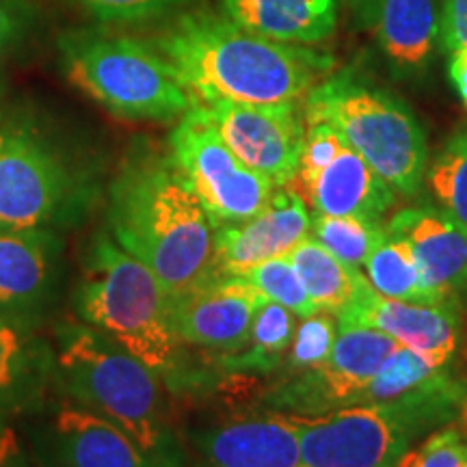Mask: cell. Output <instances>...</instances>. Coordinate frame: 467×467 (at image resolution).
Returning <instances> with one entry per match:
<instances>
[{"instance_id": "836d02e7", "label": "cell", "mask_w": 467, "mask_h": 467, "mask_svg": "<svg viewBox=\"0 0 467 467\" xmlns=\"http://www.w3.org/2000/svg\"><path fill=\"white\" fill-rule=\"evenodd\" d=\"M0 467H33L9 418L0 416Z\"/></svg>"}, {"instance_id": "9c48e42d", "label": "cell", "mask_w": 467, "mask_h": 467, "mask_svg": "<svg viewBox=\"0 0 467 467\" xmlns=\"http://www.w3.org/2000/svg\"><path fill=\"white\" fill-rule=\"evenodd\" d=\"M169 150L206 208L213 227L251 219L275 191L271 180L249 169L227 148L197 102L175 126Z\"/></svg>"}, {"instance_id": "5bb4252c", "label": "cell", "mask_w": 467, "mask_h": 467, "mask_svg": "<svg viewBox=\"0 0 467 467\" xmlns=\"http://www.w3.org/2000/svg\"><path fill=\"white\" fill-rule=\"evenodd\" d=\"M309 232L312 219L307 203L282 186L251 219L214 227L210 273L244 275L262 262L288 254Z\"/></svg>"}, {"instance_id": "9a60e30c", "label": "cell", "mask_w": 467, "mask_h": 467, "mask_svg": "<svg viewBox=\"0 0 467 467\" xmlns=\"http://www.w3.org/2000/svg\"><path fill=\"white\" fill-rule=\"evenodd\" d=\"M337 325H358L383 331L400 347L420 350L441 361H452L461 342V303L396 301L381 296L370 282L361 288L348 307L337 314Z\"/></svg>"}, {"instance_id": "8fae6325", "label": "cell", "mask_w": 467, "mask_h": 467, "mask_svg": "<svg viewBox=\"0 0 467 467\" xmlns=\"http://www.w3.org/2000/svg\"><path fill=\"white\" fill-rule=\"evenodd\" d=\"M197 104L244 165L271 180L275 189L290 184L306 145V117L296 102Z\"/></svg>"}, {"instance_id": "5b68a950", "label": "cell", "mask_w": 467, "mask_h": 467, "mask_svg": "<svg viewBox=\"0 0 467 467\" xmlns=\"http://www.w3.org/2000/svg\"><path fill=\"white\" fill-rule=\"evenodd\" d=\"M307 124L325 121L402 197L422 191L429 167L426 132L411 109L361 76L342 69L323 78L306 96Z\"/></svg>"}, {"instance_id": "83f0119b", "label": "cell", "mask_w": 467, "mask_h": 467, "mask_svg": "<svg viewBox=\"0 0 467 467\" xmlns=\"http://www.w3.org/2000/svg\"><path fill=\"white\" fill-rule=\"evenodd\" d=\"M312 230L314 238H318L331 254H336L344 265L353 268L366 265V260L388 232L377 221L327 217V214H317V219H312Z\"/></svg>"}, {"instance_id": "3957f363", "label": "cell", "mask_w": 467, "mask_h": 467, "mask_svg": "<svg viewBox=\"0 0 467 467\" xmlns=\"http://www.w3.org/2000/svg\"><path fill=\"white\" fill-rule=\"evenodd\" d=\"M74 309L121 348L141 359L169 388L191 385L182 347L171 318V295L150 266L132 258L107 232L87 249Z\"/></svg>"}, {"instance_id": "8d00e7d4", "label": "cell", "mask_w": 467, "mask_h": 467, "mask_svg": "<svg viewBox=\"0 0 467 467\" xmlns=\"http://www.w3.org/2000/svg\"><path fill=\"white\" fill-rule=\"evenodd\" d=\"M463 467H467V446H465V461H463Z\"/></svg>"}, {"instance_id": "f35d334b", "label": "cell", "mask_w": 467, "mask_h": 467, "mask_svg": "<svg viewBox=\"0 0 467 467\" xmlns=\"http://www.w3.org/2000/svg\"><path fill=\"white\" fill-rule=\"evenodd\" d=\"M465 383H467V381H465Z\"/></svg>"}, {"instance_id": "7c38bea8", "label": "cell", "mask_w": 467, "mask_h": 467, "mask_svg": "<svg viewBox=\"0 0 467 467\" xmlns=\"http://www.w3.org/2000/svg\"><path fill=\"white\" fill-rule=\"evenodd\" d=\"M268 299L243 275L208 273L200 284L171 296L180 342L227 358L249 342L255 314Z\"/></svg>"}, {"instance_id": "ac0fdd59", "label": "cell", "mask_w": 467, "mask_h": 467, "mask_svg": "<svg viewBox=\"0 0 467 467\" xmlns=\"http://www.w3.org/2000/svg\"><path fill=\"white\" fill-rule=\"evenodd\" d=\"M385 230L405 238L424 284L446 301L467 296V230L440 206L420 203L396 213Z\"/></svg>"}, {"instance_id": "6da1fadb", "label": "cell", "mask_w": 467, "mask_h": 467, "mask_svg": "<svg viewBox=\"0 0 467 467\" xmlns=\"http://www.w3.org/2000/svg\"><path fill=\"white\" fill-rule=\"evenodd\" d=\"M171 63L195 102H299L331 69V58L244 31L230 17L182 14L150 42Z\"/></svg>"}, {"instance_id": "52a82bcc", "label": "cell", "mask_w": 467, "mask_h": 467, "mask_svg": "<svg viewBox=\"0 0 467 467\" xmlns=\"http://www.w3.org/2000/svg\"><path fill=\"white\" fill-rule=\"evenodd\" d=\"M459 405L446 399L364 402L296 416L301 467H396L418 435L451 424Z\"/></svg>"}, {"instance_id": "7a4b0ae2", "label": "cell", "mask_w": 467, "mask_h": 467, "mask_svg": "<svg viewBox=\"0 0 467 467\" xmlns=\"http://www.w3.org/2000/svg\"><path fill=\"white\" fill-rule=\"evenodd\" d=\"M110 238L169 295L200 284L213 260V221L171 154L134 150L109 186Z\"/></svg>"}, {"instance_id": "d6a6232c", "label": "cell", "mask_w": 467, "mask_h": 467, "mask_svg": "<svg viewBox=\"0 0 467 467\" xmlns=\"http://www.w3.org/2000/svg\"><path fill=\"white\" fill-rule=\"evenodd\" d=\"M440 42L448 55L467 48V0H441Z\"/></svg>"}, {"instance_id": "277c9868", "label": "cell", "mask_w": 467, "mask_h": 467, "mask_svg": "<svg viewBox=\"0 0 467 467\" xmlns=\"http://www.w3.org/2000/svg\"><path fill=\"white\" fill-rule=\"evenodd\" d=\"M58 381L72 399L126 431L161 467H180L161 377L87 323L55 329Z\"/></svg>"}, {"instance_id": "4316f807", "label": "cell", "mask_w": 467, "mask_h": 467, "mask_svg": "<svg viewBox=\"0 0 467 467\" xmlns=\"http://www.w3.org/2000/svg\"><path fill=\"white\" fill-rule=\"evenodd\" d=\"M424 184L443 213L467 230V132H454L426 167Z\"/></svg>"}, {"instance_id": "44dd1931", "label": "cell", "mask_w": 467, "mask_h": 467, "mask_svg": "<svg viewBox=\"0 0 467 467\" xmlns=\"http://www.w3.org/2000/svg\"><path fill=\"white\" fill-rule=\"evenodd\" d=\"M307 208L327 217H358L381 223L396 202V191L361 156L344 143L309 186Z\"/></svg>"}, {"instance_id": "d4e9b609", "label": "cell", "mask_w": 467, "mask_h": 467, "mask_svg": "<svg viewBox=\"0 0 467 467\" xmlns=\"http://www.w3.org/2000/svg\"><path fill=\"white\" fill-rule=\"evenodd\" d=\"M364 266L368 282L381 296L424 306L448 303L424 284L411 244L396 234L385 232Z\"/></svg>"}, {"instance_id": "f1b7e54d", "label": "cell", "mask_w": 467, "mask_h": 467, "mask_svg": "<svg viewBox=\"0 0 467 467\" xmlns=\"http://www.w3.org/2000/svg\"><path fill=\"white\" fill-rule=\"evenodd\" d=\"M243 277L254 284L268 301H275L279 306L288 307L296 317L307 318L320 312L312 296L307 295L296 268L292 266L288 254L262 262V265L244 273Z\"/></svg>"}, {"instance_id": "ffe728a7", "label": "cell", "mask_w": 467, "mask_h": 467, "mask_svg": "<svg viewBox=\"0 0 467 467\" xmlns=\"http://www.w3.org/2000/svg\"><path fill=\"white\" fill-rule=\"evenodd\" d=\"M359 17L396 78L429 67L440 37L435 0H361Z\"/></svg>"}, {"instance_id": "8992f818", "label": "cell", "mask_w": 467, "mask_h": 467, "mask_svg": "<svg viewBox=\"0 0 467 467\" xmlns=\"http://www.w3.org/2000/svg\"><path fill=\"white\" fill-rule=\"evenodd\" d=\"M58 50L69 83L121 119L171 121L195 104L171 63L150 42L78 31L63 35Z\"/></svg>"}, {"instance_id": "d590c367", "label": "cell", "mask_w": 467, "mask_h": 467, "mask_svg": "<svg viewBox=\"0 0 467 467\" xmlns=\"http://www.w3.org/2000/svg\"><path fill=\"white\" fill-rule=\"evenodd\" d=\"M448 74H451L454 89H457L461 100L467 107V48L452 52L451 63H448Z\"/></svg>"}, {"instance_id": "f546056e", "label": "cell", "mask_w": 467, "mask_h": 467, "mask_svg": "<svg viewBox=\"0 0 467 467\" xmlns=\"http://www.w3.org/2000/svg\"><path fill=\"white\" fill-rule=\"evenodd\" d=\"M337 337V318L331 312L312 314L303 318L296 327L295 337L288 348V359H285V377H299L309 370H317L329 359Z\"/></svg>"}, {"instance_id": "30bf717a", "label": "cell", "mask_w": 467, "mask_h": 467, "mask_svg": "<svg viewBox=\"0 0 467 467\" xmlns=\"http://www.w3.org/2000/svg\"><path fill=\"white\" fill-rule=\"evenodd\" d=\"M399 348L400 344L383 331L337 325V337L329 359L317 370L290 377L273 389L265 405L296 416H320L358 405L381 366Z\"/></svg>"}, {"instance_id": "cb8c5ba5", "label": "cell", "mask_w": 467, "mask_h": 467, "mask_svg": "<svg viewBox=\"0 0 467 467\" xmlns=\"http://www.w3.org/2000/svg\"><path fill=\"white\" fill-rule=\"evenodd\" d=\"M452 381H457L452 375V361H441L420 350L400 347L381 366L358 405L405 400L411 396L437 392Z\"/></svg>"}, {"instance_id": "603a6c76", "label": "cell", "mask_w": 467, "mask_h": 467, "mask_svg": "<svg viewBox=\"0 0 467 467\" xmlns=\"http://www.w3.org/2000/svg\"><path fill=\"white\" fill-rule=\"evenodd\" d=\"M288 258L317 307L336 317L350 306L361 284L366 282L359 268L344 265L318 238H303L295 249L288 251Z\"/></svg>"}, {"instance_id": "2e32d148", "label": "cell", "mask_w": 467, "mask_h": 467, "mask_svg": "<svg viewBox=\"0 0 467 467\" xmlns=\"http://www.w3.org/2000/svg\"><path fill=\"white\" fill-rule=\"evenodd\" d=\"M202 467H301L295 413H251L191 431Z\"/></svg>"}, {"instance_id": "e0dca14e", "label": "cell", "mask_w": 467, "mask_h": 467, "mask_svg": "<svg viewBox=\"0 0 467 467\" xmlns=\"http://www.w3.org/2000/svg\"><path fill=\"white\" fill-rule=\"evenodd\" d=\"M63 241L50 230H0V317L33 323L50 306Z\"/></svg>"}, {"instance_id": "74e56055", "label": "cell", "mask_w": 467, "mask_h": 467, "mask_svg": "<svg viewBox=\"0 0 467 467\" xmlns=\"http://www.w3.org/2000/svg\"><path fill=\"white\" fill-rule=\"evenodd\" d=\"M0 96H3V87H0Z\"/></svg>"}, {"instance_id": "ba28073f", "label": "cell", "mask_w": 467, "mask_h": 467, "mask_svg": "<svg viewBox=\"0 0 467 467\" xmlns=\"http://www.w3.org/2000/svg\"><path fill=\"white\" fill-rule=\"evenodd\" d=\"M96 200L85 171L25 121L0 126V230L72 227Z\"/></svg>"}, {"instance_id": "e575fe53", "label": "cell", "mask_w": 467, "mask_h": 467, "mask_svg": "<svg viewBox=\"0 0 467 467\" xmlns=\"http://www.w3.org/2000/svg\"><path fill=\"white\" fill-rule=\"evenodd\" d=\"M20 31V16L7 0H0V55L9 48Z\"/></svg>"}, {"instance_id": "484cf974", "label": "cell", "mask_w": 467, "mask_h": 467, "mask_svg": "<svg viewBox=\"0 0 467 467\" xmlns=\"http://www.w3.org/2000/svg\"><path fill=\"white\" fill-rule=\"evenodd\" d=\"M296 331V317L288 307L266 301L255 314L249 342L236 355H227L221 366L230 372H273L282 366Z\"/></svg>"}, {"instance_id": "1f68e13d", "label": "cell", "mask_w": 467, "mask_h": 467, "mask_svg": "<svg viewBox=\"0 0 467 467\" xmlns=\"http://www.w3.org/2000/svg\"><path fill=\"white\" fill-rule=\"evenodd\" d=\"M102 22H141L189 7L195 0H78Z\"/></svg>"}, {"instance_id": "7402d4cb", "label": "cell", "mask_w": 467, "mask_h": 467, "mask_svg": "<svg viewBox=\"0 0 467 467\" xmlns=\"http://www.w3.org/2000/svg\"><path fill=\"white\" fill-rule=\"evenodd\" d=\"M342 0H221V14L273 42L309 46L334 35Z\"/></svg>"}, {"instance_id": "4fadbf2b", "label": "cell", "mask_w": 467, "mask_h": 467, "mask_svg": "<svg viewBox=\"0 0 467 467\" xmlns=\"http://www.w3.org/2000/svg\"><path fill=\"white\" fill-rule=\"evenodd\" d=\"M42 467H161L126 431L83 405H58L31 429Z\"/></svg>"}, {"instance_id": "d6986e66", "label": "cell", "mask_w": 467, "mask_h": 467, "mask_svg": "<svg viewBox=\"0 0 467 467\" xmlns=\"http://www.w3.org/2000/svg\"><path fill=\"white\" fill-rule=\"evenodd\" d=\"M58 381L55 350L33 323L0 317V416H37Z\"/></svg>"}, {"instance_id": "4dcf8cb0", "label": "cell", "mask_w": 467, "mask_h": 467, "mask_svg": "<svg viewBox=\"0 0 467 467\" xmlns=\"http://www.w3.org/2000/svg\"><path fill=\"white\" fill-rule=\"evenodd\" d=\"M465 437L457 426H443L411 451L402 454L396 467H463Z\"/></svg>"}]
</instances>
